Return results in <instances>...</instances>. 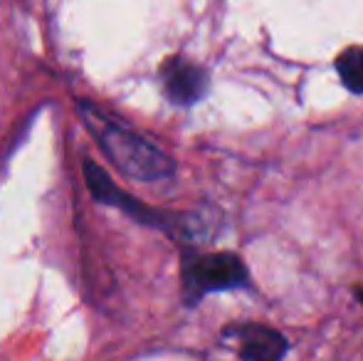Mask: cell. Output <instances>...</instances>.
I'll return each mask as SVG.
<instances>
[{"instance_id": "3", "label": "cell", "mask_w": 363, "mask_h": 361, "mask_svg": "<svg viewBox=\"0 0 363 361\" xmlns=\"http://www.w3.org/2000/svg\"><path fill=\"white\" fill-rule=\"evenodd\" d=\"M84 179H86V186H89V193L96 198V201L121 208V211H126L131 218H136V221H141V223H153V226H158V228H168L166 226V216L151 211V208L144 206L141 201L131 198L129 193L119 191V188L111 183L109 174H106L101 166H96L94 161H89V159L84 161Z\"/></svg>"}, {"instance_id": "1", "label": "cell", "mask_w": 363, "mask_h": 361, "mask_svg": "<svg viewBox=\"0 0 363 361\" xmlns=\"http://www.w3.org/2000/svg\"><path fill=\"white\" fill-rule=\"evenodd\" d=\"M79 114L86 131L94 136L101 151L124 176L136 181H161L176 171V164L166 151L131 131L129 126L106 116L99 106L79 101Z\"/></svg>"}, {"instance_id": "2", "label": "cell", "mask_w": 363, "mask_h": 361, "mask_svg": "<svg viewBox=\"0 0 363 361\" xmlns=\"http://www.w3.org/2000/svg\"><path fill=\"white\" fill-rule=\"evenodd\" d=\"M183 282H186L188 297L196 299L208 292L242 287L247 282V267L233 252L198 255L183 267Z\"/></svg>"}, {"instance_id": "6", "label": "cell", "mask_w": 363, "mask_h": 361, "mask_svg": "<svg viewBox=\"0 0 363 361\" xmlns=\"http://www.w3.org/2000/svg\"><path fill=\"white\" fill-rule=\"evenodd\" d=\"M336 72L351 91L363 94V48H349L336 60Z\"/></svg>"}, {"instance_id": "5", "label": "cell", "mask_w": 363, "mask_h": 361, "mask_svg": "<svg viewBox=\"0 0 363 361\" xmlns=\"http://www.w3.org/2000/svg\"><path fill=\"white\" fill-rule=\"evenodd\" d=\"M240 354L245 361H282L287 354V339L279 332L259 324L240 329Z\"/></svg>"}, {"instance_id": "4", "label": "cell", "mask_w": 363, "mask_h": 361, "mask_svg": "<svg viewBox=\"0 0 363 361\" xmlns=\"http://www.w3.org/2000/svg\"><path fill=\"white\" fill-rule=\"evenodd\" d=\"M163 87L173 104L188 106L198 101L208 89V74L198 65L186 62V60H168L161 70Z\"/></svg>"}]
</instances>
